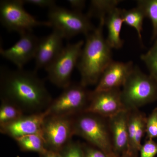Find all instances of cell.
I'll list each match as a JSON object with an SVG mask.
<instances>
[{
  "mask_svg": "<svg viewBox=\"0 0 157 157\" xmlns=\"http://www.w3.org/2000/svg\"><path fill=\"white\" fill-rule=\"evenodd\" d=\"M118 157H134L132 156V155H131L130 154L127 153L126 154H124Z\"/></svg>",
  "mask_w": 157,
  "mask_h": 157,
  "instance_id": "30",
  "label": "cell"
},
{
  "mask_svg": "<svg viewBox=\"0 0 157 157\" xmlns=\"http://www.w3.org/2000/svg\"><path fill=\"white\" fill-rule=\"evenodd\" d=\"M120 89L91 92L89 103L84 112L109 118L127 110L121 97Z\"/></svg>",
  "mask_w": 157,
  "mask_h": 157,
  "instance_id": "10",
  "label": "cell"
},
{
  "mask_svg": "<svg viewBox=\"0 0 157 157\" xmlns=\"http://www.w3.org/2000/svg\"><path fill=\"white\" fill-rule=\"evenodd\" d=\"M14 140L22 151L33 152L39 155L47 150L45 141L41 135H25L17 137Z\"/></svg>",
  "mask_w": 157,
  "mask_h": 157,
  "instance_id": "17",
  "label": "cell"
},
{
  "mask_svg": "<svg viewBox=\"0 0 157 157\" xmlns=\"http://www.w3.org/2000/svg\"><path fill=\"white\" fill-rule=\"evenodd\" d=\"M48 17L51 26L60 32L64 39L79 34L86 36L96 28L87 14L56 5L48 9Z\"/></svg>",
  "mask_w": 157,
  "mask_h": 157,
  "instance_id": "5",
  "label": "cell"
},
{
  "mask_svg": "<svg viewBox=\"0 0 157 157\" xmlns=\"http://www.w3.org/2000/svg\"><path fill=\"white\" fill-rule=\"evenodd\" d=\"M146 133L147 140H153L157 137V107L147 117Z\"/></svg>",
  "mask_w": 157,
  "mask_h": 157,
  "instance_id": "24",
  "label": "cell"
},
{
  "mask_svg": "<svg viewBox=\"0 0 157 157\" xmlns=\"http://www.w3.org/2000/svg\"><path fill=\"white\" fill-rule=\"evenodd\" d=\"M140 59L147 67L150 75L157 81V40L147 52L141 55Z\"/></svg>",
  "mask_w": 157,
  "mask_h": 157,
  "instance_id": "22",
  "label": "cell"
},
{
  "mask_svg": "<svg viewBox=\"0 0 157 157\" xmlns=\"http://www.w3.org/2000/svg\"><path fill=\"white\" fill-rule=\"evenodd\" d=\"M22 0H3L0 2V19L6 29L19 34L32 32L38 26H51L48 21H40L24 8Z\"/></svg>",
  "mask_w": 157,
  "mask_h": 157,
  "instance_id": "8",
  "label": "cell"
},
{
  "mask_svg": "<svg viewBox=\"0 0 157 157\" xmlns=\"http://www.w3.org/2000/svg\"><path fill=\"white\" fill-rule=\"evenodd\" d=\"M46 116L45 111L25 114L14 121L0 126V132L14 139L30 135L42 136V124Z\"/></svg>",
  "mask_w": 157,
  "mask_h": 157,
  "instance_id": "12",
  "label": "cell"
},
{
  "mask_svg": "<svg viewBox=\"0 0 157 157\" xmlns=\"http://www.w3.org/2000/svg\"><path fill=\"white\" fill-rule=\"evenodd\" d=\"M105 118L90 113H79L73 117L74 135L82 137L108 157H118L113 151L108 122Z\"/></svg>",
  "mask_w": 157,
  "mask_h": 157,
  "instance_id": "3",
  "label": "cell"
},
{
  "mask_svg": "<svg viewBox=\"0 0 157 157\" xmlns=\"http://www.w3.org/2000/svg\"><path fill=\"white\" fill-rule=\"evenodd\" d=\"M121 1H107V0H94L91 1L89 11L87 14L90 17L95 16L99 19L104 17L109 12L117 8Z\"/></svg>",
  "mask_w": 157,
  "mask_h": 157,
  "instance_id": "20",
  "label": "cell"
},
{
  "mask_svg": "<svg viewBox=\"0 0 157 157\" xmlns=\"http://www.w3.org/2000/svg\"><path fill=\"white\" fill-rule=\"evenodd\" d=\"M25 4L41 7L48 8V9L56 6V1L53 0H22Z\"/></svg>",
  "mask_w": 157,
  "mask_h": 157,
  "instance_id": "27",
  "label": "cell"
},
{
  "mask_svg": "<svg viewBox=\"0 0 157 157\" xmlns=\"http://www.w3.org/2000/svg\"><path fill=\"white\" fill-rule=\"evenodd\" d=\"M84 157H108L99 149L90 144H82Z\"/></svg>",
  "mask_w": 157,
  "mask_h": 157,
  "instance_id": "26",
  "label": "cell"
},
{
  "mask_svg": "<svg viewBox=\"0 0 157 157\" xmlns=\"http://www.w3.org/2000/svg\"><path fill=\"white\" fill-rule=\"evenodd\" d=\"M121 14L124 23L136 30L138 38L142 42L141 32L143 30L144 19L145 17L143 11L137 7L128 10L121 9Z\"/></svg>",
  "mask_w": 157,
  "mask_h": 157,
  "instance_id": "18",
  "label": "cell"
},
{
  "mask_svg": "<svg viewBox=\"0 0 157 157\" xmlns=\"http://www.w3.org/2000/svg\"><path fill=\"white\" fill-rule=\"evenodd\" d=\"M121 97L126 110L138 109L157 101V81L134 67L122 86Z\"/></svg>",
  "mask_w": 157,
  "mask_h": 157,
  "instance_id": "4",
  "label": "cell"
},
{
  "mask_svg": "<svg viewBox=\"0 0 157 157\" xmlns=\"http://www.w3.org/2000/svg\"><path fill=\"white\" fill-rule=\"evenodd\" d=\"M123 23L121 9L119 8H116L105 16L104 24L108 30L106 40L111 48L119 49L123 45L124 40L121 37Z\"/></svg>",
  "mask_w": 157,
  "mask_h": 157,
  "instance_id": "16",
  "label": "cell"
},
{
  "mask_svg": "<svg viewBox=\"0 0 157 157\" xmlns=\"http://www.w3.org/2000/svg\"><path fill=\"white\" fill-rule=\"evenodd\" d=\"M20 39L7 49L1 48L0 54L13 63L17 69H22L28 62L35 59L39 39L32 32L20 34Z\"/></svg>",
  "mask_w": 157,
  "mask_h": 157,
  "instance_id": "11",
  "label": "cell"
},
{
  "mask_svg": "<svg viewBox=\"0 0 157 157\" xmlns=\"http://www.w3.org/2000/svg\"><path fill=\"white\" fill-rule=\"evenodd\" d=\"M91 92L80 84H70L52 100L45 110L46 116L75 117L84 112L90 99Z\"/></svg>",
  "mask_w": 157,
  "mask_h": 157,
  "instance_id": "7",
  "label": "cell"
},
{
  "mask_svg": "<svg viewBox=\"0 0 157 157\" xmlns=\"http://www.w3.org/2000/svg\"><path fill=\"white\" fill-rule=\"evenodd\" d=\"M139 152L140 157H155L157 154V142L147 139L141 145Z\"/></svg>",
  "mask_w": 157,
  "mask_h": 157,
  "instance_id": "25",
  "label": "cell"
},
{
  "mask_svg": "<svg viewBox=\"0 0 157 157\" xmlns=\"http://www.w3.org/2000/svg\"><path fill=\"white\" fill-rule=\"evenodd\" d=\"M137 7L143 11L145 17L151 21L153 27L152 41L157 38V0H139Z\"/></svg>",
  "mask_w": 157,
  "mask_h": 157,
  "instance_id": "21",
  "label": "cell"
},
{
  "mask_svg": "<svg viewBox=\"0 0 157 157\" xmlns=\"http://www.w3.org/2000/svg\"><path fill=\"white\" fill-rule=\"evenodd\" d=\"M63 35L53 29L48 36L39 39L36 56L35 70L46 69L61 52L64 46Z\"/></svg>",
  "mask_w": 157,
  "mask_h": 157,
  "instance_id": "13",
  "label": "cell"
},
{
  "mask_svg": "<svg viewBox=\"0 0 157 157\" xmlns=\"http://www.w3.org/2000/svg\"><path fill=\"white\" fill-rule=\"evenodd\" d=\"M68 3L72 10L82 12L86 6V1L83 0H68Z\"/></svg>",
  "mask_w": 157,
  "mask_h": 157,
  "instance_id": "28",
  "label": "cell"
},
{
  "mask_svg": "<svg viewBox=\"0 0 157 157\" xmlns=\"http://www.w3.org/2000/svg\"><path fill=\"white\" fill-rule=\"evenodd\" d=\"M22 109L15 104L1 100L0 106V126L16 120L24 115Z\"/></svg>",
  "mask_w": 157,
  "mask_h": 157,
  "instance_id": "19",
  "label": "cell"
},
{
  "mask_svg": "<svg viewBox=\"0 0 157 157\" xmlns=\"http://www.w3.org/2000/svg\"><path fill=\"white\" fill-rule=\"evenodd\" d=\"M128 114V110H123L108 118L113 151L118 157L129 153Z\"/></svg>",
  "mask_w": 157,
  "mask_h": 157,
  "instance_id": "15",
  "label": "cell"
},
{
  "mask_svg": "<svg viewBox=\"0 0 157 157\" xmlns=\"http://www.w3.org/2000/svg\"><path fill=\"white\" fill-rule=\"evenodd\" d=\"M73 117L46 116L42 127V136L46 149L59 153L72 140Z\"/></svg>",
  "mask_w": 157,
  "mask_h": 157,
  "instance_id": "9",
  "label": "cell"
},
{
  "mask_svg": "<svg viewBox=\"0 0 157 157\" xmlns=\"http://www.w3.org/2000/svg\"><path fill=\"white\" fill-rule=\"evenodd\" d=\"M134 67L133 62L112 61L104 70L94 91L120 89Z\"/></svg>",
  "mask_w": 157,
  "mask_h": 157,
  "instance_id": "14",
  "label": "cell"
},
{
  "mask_svg": "<svg viewBox=\"0 0 157 157\" xmlns=\"http://www.w3.org/2000/svg\"><path fill=\"white\" fill-rule=\"evenodd\" d=\"M104 17L99 25L86 36L77 67L81 75L80 84L85 87L98 83L101 75L112 61V48L103 35Z\"/></svg>",
  "mask_w": 157,
  "mask_h": 157,
  "instance_id": "2",
  "label": "cell"
},
{
  "mask_svg": "<svg viewBox=\"0 0 157 157\" xmlns=\"http://www.w3.org/2000/svg\"><path fill=\"white\" fill-rule=\"evenodd\" d=\"M39 157H61L58 153L48 150L41 154H39Z\"/></svg>",
  "mask_w": 157,
  "mask_h": 157,
  "instance_id": "29",
  "label": "cell"
},
{
  "mask_svg": "<svg viewBox=\"0 0 157 157\" xmlns=\"http://www.w3.org/2000/svg\"><path fill=\"white\" fill-rule=\"evenodd\" d=\"M83 40L69 43L45 69L52 84L65 89L71 84V75L77 66L84 44Z\"/></svg>",
  "mask_w": 157,
  "mask_h": 157,
  "instance_id": "6",
  "label": "cell"
},
{
  "mask_svg": "<svg viewBox=\"0 0 157 157\" xmlns=\"http://www.w3.org/2000/svg\"><path fill=\"white\" fill-rule=\"evenodd\" d=\"M0 89L1 100L15 104L29 114L44 112L52 101L36 72L23 69L1 68Z\"/></svg>",
  "mask_w": 157,
  "mask_h": 157,
  "instance_id": "1",
  "label": "cell"
},
{
  "mask_svg": "<svg viewBox=\"0 0 157 157\" xmlns=\"http://www.w3.org/2000/svg\"><path fill=\"white\" fill-rule=\"evenodd\" d=\"M58 153L61 157H84L83 145L79 141L72 140Z\"/></svg>",
  "mask_w": 157,
  "mask_h": 157,
  "instance_id": "23",
  "label": "cell"
}]
</instances>
